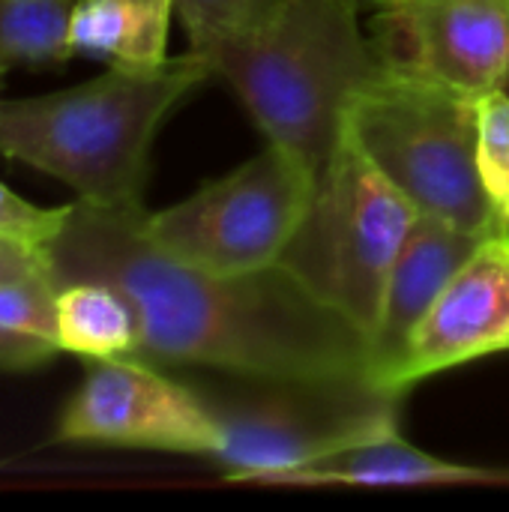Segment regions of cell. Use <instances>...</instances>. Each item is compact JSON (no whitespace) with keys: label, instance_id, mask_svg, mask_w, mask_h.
Masks as SVG:
<instances>
[{"label":"cell","instance_id":"obj_21","mask_svg":"<svg viewBox=\"0 0 509 512\" xmlns=\"http://www.w3.org/2000/svg\"><path fill=\"white\" fill-rule=\"evenodd\" d=\"M360 3H363V6H366V3H369V6H372V3H378V0H360Z\"/></svg>","mask_w":509,"mask_h":512},{"label":"cell","instance_id":"obj_10","mask_svg":"<svg viewBox=\"0 0 509 512\" xmlns=\"http://www.w3.org/2000/svg\"><path fill=\"white\" fill-rule=\"evenodd\" d=\"M509 351V231H489L411 330L384 378L405 396L426 378Z\"/></svg>","mask_w":509,"mask_h":512},{"label":"cell","instance_id":"obj_13","mask_svg":"<svg viewBox=\"0 0 509 512\" xmlns=\"http://www.w3.org/2000/svg\"><path fill=\"white\" fill-rule=\"evenodd\" d=\"M174 0H78L69 24L75 57L147 69L168 60Z\"/></svg>","mask_w":509,"mask_h":512},{"label":"cell","instance_id":"obj_8","mask_svg":"<svg viewBox=\"0 0 509 512\" xmlns=\"http://www.w3.org/2000/svg\"><path fill=\"white\" fill-rule=\"evenodd\" d=\"M54 441L213 459L222 429L198 387L174 381L141 357H114L93 360L60 411Z\"/></svg>","mask_w":509,"mask_h":512},{"label":"cell","instance_id":"obj_15","mask_svg":"<svg viewBox=\"0 0 509 512\" xmlns=\"http://www.w3.org/2000/svg\"><path fill=\"white\" fill-rule=\"evenodd\" d=\"M48 276L0 282V372H30L60 354Z\"/></svg>","mask_w":509,"mask_h":512},{"label":"cell","instance_id":"obj_1","mask_svg":"<svg viewBox=\"0 0 509 512\" xmlns=\"http://www.w3.org/2000/svg\"><path fill=\"white\" fill-rule=\"evenodd\" d=\"M147 207L72 201L45 246L48 279L105 282L138 315V357L237 378H369V336L285 267L216 273L174 258L144 228Z\"/></svg>","mask_w":509,"mask_h":512},{"label":"cell","instance_id":"obj_2","mask_svg":"<svg viewBox=\"0 0 509 512\" xmlns=\"http://www.w3.org/2000/svg\"><path fill=\"white\" fill-rule=\"evenodd\" d=\"M210 78V63L189 48L159 66H108L93 81L0 102V153L66 183L81 201L141 207L162 123Z\"/></svg>","mask_w":509,"mask_h":512},{"label":"cell","instance_id":"obj_12","mask_svg":"<svg viewBox=\"0 0 509 512\" xmlns=\"http://www.w3.org/2000/svg\"><path fill=\"white\" fill-rule=\"evenodd\" d=\"M509 483L507 471H486L477 465L432 456L402 429H384L357 444H348L327 459L294 474L285 486H351V489H411V486H477Z\"/></svg>","mask_w":509,"mask_h":512},{"label":"cell","instance_id":"obj_3","mask_svg":"<svg viewBox=\"0 0 509 512\" xmlns=\"http://www.w3.org/2000/svg\"><path fill=\"white\" fill-rule=\"evenodd\" d=\"M360 0H279L258 24L201 51L267 144L321 168L354 93L381 66Z\"/></svg>","mask_w":509,"mask_h":512},{"label":"cell","instance_id":"obj_14","mask_svg":"<svg viewBox=\"0 0 509 512\" xmlns=\"http://www.w3.org/2000/svg\"><path fill=\"white\" fill-rule=\"evenodd\" d=\"M57 345L84 360L138 357L141 330L132 303L105 282H72L54 294Z\"/></svg>","mask_w":509,"mask_h":512},{"label":"cell","instance_id":"obj_9","mask_svg":"<svg viewBox=\"0 0 509 512\" xmlns=\"http://www.w3.org/2000/svg\"><path fill=\"white\" fill-rule=\"evenodd\" d=\"M372 42L393 66L471 96L509 87V0H378Z\"/></svg>","mask_w":509,"mask_h":512},{"label":"cell","instance_id":"obj_7","mask_svg":"<svg viewBox=\"0 0 509 512\" xmlns=\"http://www.w3.org/2000/svg\"><path fill=\"white\" fill-rule=\"evenodd\" d=\"M315 168L294 153L264 144L258 156L189 198L150 213L144 228L156 246L180 261L249 273L279 264L315 186Z\"/></svg>","mask_w":509,"mask_h":512},{"label":"cell","instance_id":"obj_5","mask_svg":"<svg viewBox=\"0 0 509 512\" xmlns=\"http://www.w3.org/2000/svg\"><path fill=\"white\" fill-rule=\"evenodd\" d=\"M417 219L420 210L342 132L279 267L372 336L390 270Z\"/></svg>","mask_w":509,"mask_h":512},{"label":"cell","instance_id":"obj_11","mask_svg":"<svg viewBox=\"0 0 509 512\" xmlns=\"http://www.w3.org/2000/svg\"><path fill=\"white\" fill-rule=\"evenodd\" d=\"M489 234V231H486ZM477 231H465L456 222L426 216L414 222L384 288V300L378 309L375 330L369 336V381L384 384L390 366L402 354L411 330L429 312L435 297L453 279V273L468 261L477 243L486 237ZM384 390V387H381Z\"/></svg>","mask_w":509,"mask_h":512},{"label":"cell","instance_id":"obj_16","mask_svg":"<svg viewBox=\"0 0 509 512\" xmlns=\"http://www.w3.org/2000/svg\"><path fill=\"white\" fill-rule=\"evenodd\" d=\"M78 0H0V66L57 69L69 63V24Z\"/></svg>","mask_w":509,"mask_h":512},{"label":"cell","instance_id":"obj_19","mask_svg":"<svg viewBox=\"0 0 509 512\" xmlns=\"http://www.w3.org/2000/svg\"><path fill=\"white\" fill-rule=\"evenodd\" d=\"M66 216H69V204L36 207L0 183V237L33 249H45L66 225Z\"/></svg>","mask_w":509,"mask_h":512},{"label":"cell","instance_id":"obj_22","mask_svg":"<svg viewBox=\"0 0 509 512\" xmlns=\"http://www.w3.org/2000/svg\"><path fill=\"white\" fill-rule=\"evenodd\" d=\"M3 72H6V69H3V66H0V78H3Z\"/></svg>","mask_w":509,"mask_h":512},{"label":"cell","instance_id":"obj_4","mask_svg":"<svg viewBox=\"0 0 509 512\" xmlns=\"http://www.w3.org/2000/svg\"><path fill=\"white\" fill-rule=\"evenodd\" d=\"M345 135L420 213L498 228L477 177V96L381 60L348 105Z\"/></svg>","mask_w":509,"mask_h":512},{"label":"cell","instance_id":"obj_20","mask_svg":"<svg viewBox=\"0 0 509 512\" xmlns=\"http://www.w3.org/2000/svg\"><path fill=\"white\" fill-rule=\"evenodd\" d=\"M36 276H48L45 249H33V246L0 237V282H18V279H36Z\"/></svg>","mask_w":509,"mask_h":512},{"label":"cell","instance_id":"obj_18","mask_svg":"<svg viewBox=\"0 0 509 512\" xmlns=\"http://www.w3.org/2000/svg\"><path fill=\"white\" fill-rule=\"evenodd\" d=\"M279 0H174L192 51H207L258 24Z\"/></svg>","mask_w":509,"mask_h":512},{"label":"cell","instance_id":"obj_17","mask_svg":"<svg viewBox=\"0 0 509 512\" xmlns=\"http://www.w3.org/2000/svg\"><path fill=\"white\" fill-rule=\"evenodd\" d=\"M477 177L498 228L509 231V90L477 96Z\"/></svg>","mask_w":509,"mask_h":512},{"label":"cell","instance_id":"obj_6","mask_svg":"<svg viewBox=\"0 0 509 512\" xmlns=\"http://www.w3.org/2000/svg\"><path fill=\"white\" fill-rule=\"evenodd\" d=\"M201 393L222 429L213 462L225 480L255 486H285L330 453L399 426L402 408V396L369 378L279 381L231 375V384Z\"/></svg>","mask_w":509,"mask_h":512}]
</instances>
